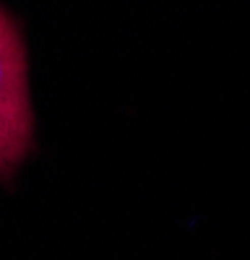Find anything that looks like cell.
I'll use <instances>...</instances> for the list:
<instances>
[{
  "instance_id": "obj_1",
  "label": "cell",
  "mask_w": 250,
  "mask_h": 260,
  "mask_svg": "<svg viewBox=\"0 0 250 260\" xmlns=\"http://www.w3.org/2000/svg\"><path fill=\"white\" fill-rule=\"evenodd\" d=\"M32 143V110L26 91L24 42L11 16L0 8V177L26 156Z\"/></svg>"
}]
</instances>
